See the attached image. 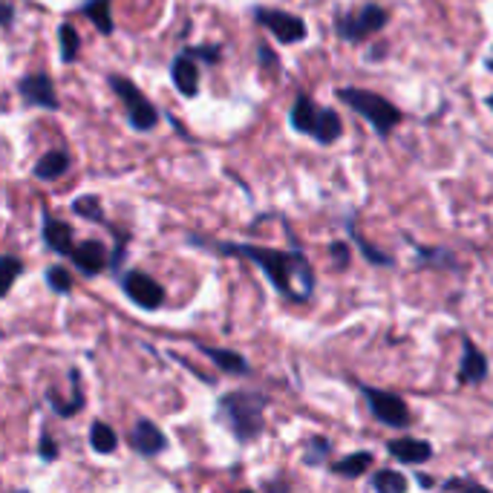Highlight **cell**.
<instances>
[{
    "instance_id": "obj_1",
    "label": "cell",
    "mask_w": 493,
    "mask_h": 493,
    "mask_svg": "<svg viewBox=\"0 0 493 493\" xmlns=\"http://www.w3.org/2000/svg\"><path fill=\"white\" fill-rule=\"evenodd\" d=\"M211 249H217L219 254L251 260L268 277L271 286L292 303H306L312 298L315 268L303 251H280V249H266V245H251V242H211Z\"/></svg>"
},
{
    "instance_id": "obj_2",
    "label": "cell",
    "mask_w": 493,
    "mask_h": 493,
    "mask_svg": "<svg viewBox=\"0 0 493 493\" xmlns=\"http://www.w3.org/2000/svg\"><path fill=\"white\" fill-rule=\"evenodd\" d=\"M266 410H268V396H263L257 390H234L219 399V418L228 424V430L240 445H249V441L263 436Z\"/></svg>"
},
{
    "instance_id": "obj_3",
    "label": "cell",
    "mask_w": 493,
    "mask_h": 493,
    "mask_svg": "<svg viewBox=\"0 0 493 493\" xmlns=\"http://www.w3.org/2000/svg\"><path fill=\"white\" fill-rule=\"evenodd\" d=\"M289 125L294 133H303L317 144H335L343 136V119L329 107H320L312 95L298 93L289 110Z\"/></svg>"
},
{
    "instance_id": "obj_4",
    "label": "cell",
    "mask_w": 493,
    "mask_h": 493,
    "mask_svg": "<svg viewBox=\"0 0 493 493\" xmlns=\"http://www.w3.org/2000/svg\"><path fill=\"white\" fill-rule=\"evenodd\" d=\"M335 95L341 104H347L352 113H358L381 139H387V136L404 121L401 107L392 104L390 98H384L381 93L364 90V87H338Z\"/></svg>"
},
{
    "instance_id": "obj_5",
    "label": "cell",
    "mask_w": 493,
    "mask_h": 493,
    "mask_svg": "<svg viewBox=\"0 0 493 493\" xmlns=\"http://www.w3.org/2000/svg\"><path fill=\"white\" fill-rule=\"evenodd\" d=\"M107 84L116 93V98H121V104L127 110V121L136 133H151L159 127V110L139 90V84L130 81L127 76H107Z\"/></svg>"
},
{
    "instance_id": "obj_6",
    "label": "cell",
    "mask_w": 493,
    "mask_h": 493,
    "mask_svg": "<svg viewBox=\"0 0 493 493\" xmlns=\"http://www.w3.org/2000/svg\"><path fill=\"white\" fill-rule=\"evenodd\" d=\"M390 12L381 4H366L352 12H338L335 15V35L343 44H361L369 35H378L387 29Z\"/></svg>"
},
{
    "instance_id": "obj_7",
    "label": "cell",
    "mask_w": 493,
    "mask_h": 493,
    "mask_svg": "<svg viewBox=\"0 0 493 493\" xmlns=\"http://www.w3.org/2000/svg\"><path fill=\"white\" fill-rule=\"evenodd\" d=\"M251 18L254 23H260V27L275 38L277 44H303L309 38V27H306V21L300 15H292L286 9H277V6H254L251 9Z\"/></svg>"
},
{
    "instance_id": "obj_8",
    "label": "cell",
    "mask_w": 493,
    "mask_h": 493,
    "mask_svg": "<svg viewBox=\"0 0 493 493\" xmlns=\"http://www.w3.org/2000/svg\"><path fill=\"white\" fill-rule=\"evenodd\" d=\"M364 399L369 413H373L381 424H390V427H407L410 424V407L404 404L401 396L390 390H375V387H361Z\"/></svg>"
},
{
    "instance_id": "obj_9",
    "label": "cell",
    "mask_w": 493,
    "mask_h": 493,
    "mask_svg": "<svg viewBox=\"0 0 493 493\" xmlns=\"http://www.w3.org/2000/svg\"><path fill=\"white\" fill-rule=\"evenodd\" d=\"M18 95L23 104L29 107H41V110H58V93H55V81L49 72H29L18 81Z\"/></svg>"
},
{
    "instance_id": "obj_10",
    "label": "cell",
    "mask_w": 493,
    "mask_h": 493,
    "mask_svg": "<svg viewBox=\"0 0 493 493\" xmlns=\"http://www.w3.org/2000/svg\"><path fill=\"white\" fill-rule=\"evenodd\" d=\"M121 289H125V294L136 306H142L147 312H153L165 303V289L159 286L156 277L144 275V271H127L121 277Z\"/></svg>"
},
{
    "instance_id": "obj_11",
    "label": "cell",
    "mask_w": 493,
    "mask_h": 493,
    "mask_svg": "<svg viewBox=\"0 0 493 493\" xmlns=\"http://www.w3.org/2000/svg\"><path fill=\"white\" fill-rule=\"evenodd\" d=\"M170 81H174L177 93L185 98L200 95V61H196L188 49H182L174 58V64H170Z\"/></svg>"
},
{
    "instance_id": "obj_12",
    "label": "cell",
    "mask_w": 493,
    "mask_h": 493,
    "mask_svg": "<svg viewBox=\"0 0 493 493\" xmlns=\"http://www.w3.org/2000/svg\"><path fill=\"white\" fill-rule=\"evenodd\" d=\"M130 448L139 456H159L168 448V436L151 422V418H139L130 430Z\"/></svg>"
},
{
    "instance_id": "obj_13",
    "label": "cell",
    "mask_w": 493,
    "mask_h": 493,
    "mask_svg": "<svg viewBox=\"0 0 493 493\" xmlns=\"http://www.w3.org/2000/svg\"><path fill=\"white\" fill-rule=\"evenodd\" d=\"M41 231H44V242L49 251H55L61 257H72V251H76V231H72L70 223H61V219L44 211Z\"/></svg>"
},
{
    "instance_id": "obj_14",
    "label": "cell",
    "mask_w": 493,
    "mask_h": 493,
    "mask_svg": "<svg viewBox=\"0 0 493 493\" xmlns=\"http://www.w3.org/2000/svg\"><path fill=\"white\" fill-rule=\"evenodd\" d=\"M387 453L392 459H399L401 464H424L433 459V445L424 439H413V436H401L387 441Z\"/></svg>"
},
{
    "instance_id": "obj_15",
    "label": "cell",
    "mask_w": 493,
    "mask_h": 493,
    "mask_svg": "<svg viewBox=\"0 0 493 493\" xmlns=\"http://www.w3.org/2000/svg\"><path fill=\"white\" fill-rule=\"evenodd\" d=\"M72 263H76V268L81 271V275H102L104 266H107V249L104 242L98 240H84L76 245V251H72Z\"/></svg>"
},
{
    "instance_id": "obj_16",
    "label": "cell",
    "mask_w": 493,
    "mask_h": 493,
    "mask_svg": "<svg viewBox=\"0 0 493 493\" xmlns=\"http://www.w3.org/2000/svg\"><path fill=\"white\" fill-rule=\"evenodd\" d=\"M462 366H459V381L462 384H482V381L488 378V358L482 352H479V347L471 341V338H462Z\"/></svg>"
},
{
    "instance_id": "obj_17",
    "label": "cell",
    "mask_w": 493,
    "mask_h": 493,
    "mask_svg": "<svg viewBox=\"0 0 493 493\" xmlns=\"http://www.w3.org/2000/svg\"><path fill=\"white\" fill-rule=\"evenodd\" d=\"M78 12L87 18L93 27L102 35H113L116 32V21H113V0H84Z\"/></svg>"
},
{
    "instance_id": "obj_18",
    "label": "cell",
    "mask_w": 493,
    "mask_h": 493,
    "mask_svg": "<svg viewBox=\"0 0 493 493\" xmlns=\"http://www.w3.org/2000/svg\"><path fill=\"white\" fill-rule=\"evenodd\" d=\"M70 153L67 151H46L38 162H35V179H41V182H55L61 179L70 170Z\"/></svg>"
},
{
    "instance_id": "obj_19",
    "label": "cell",
    "mask_w": 493,
    "mask_h": 493,
    "mask_svg": "<svg viewBox=\"0 0 493 493\" xmlns=\"http://www.w3.org/2000/svg\"><path fill=\"white\" fill-rule=\"evenodd\" d=\"M202 355H208L226 375H249L251 373V364L242 358L240 352L234 349H217V347H196Z\"/></svg>"
},
{
    "instance_id": "obj_20",
    "label": "cell",
    "mask_w": 493,
    "mask_h": 493,
    "mask_svg": "<svg viewBox=\"0 0 493 493\" xmlns=\"http://www.w3.org/2000/svg\"><path fill=\"white\" fill-rule=\"evenodd\" d=\"M369 464H373V453H352V456H347V459H341V462H335L329 467L332 473L335 476H347V479H358V476H364L366 471H369Z\"/></svg>"
},
{
    "instance_id": "obj_21",
    "label": "cell",
    "mask_w": 493,
    "mask_h": 493,
    "mask_svg": "<svg viewBox=\"0 0 493 493\" xmlns=\"http://www.w3.org/2000/svg\"><path fill=\"white\" fill-rule=\"evenodd\" d=\"M58 44H61V61L64 64H76L81 53V35L72 23H61L58 27Z\"/></svg>"
},
{
    "instance_id": "obj_22",
    "label": "cell",
    "mask_w": 493,
    "mask_h": 493,
    "mask_svg": "<svg viewBox=\"0 0 493 493\" xmlns=\"http://www.w3.org/2000/svg\"><path fill=\"white\" fill-rule=\"evenodd\" d=\"M410 482L401 471H392V467H384V471L373 473V490L375 493H407Z\"/></svg>"
},
{
    "instance_id": "obj_23",
    "label": "cell",
    "mask_w": 493,
    "mask_h": 493,
    "mask_svg": "<svg viewBox=\"0 0 493 493\" xmlns=\"http://www.w3.org/2000/svg\"><path fill=\"white\" fill-rule=\"evenodd\" d=\"M116 445H119L116 430H110L104 422H93V430H90V448H93L95 453L107 456V453L116 450Z\"/></svg>"
},
{
    "instance_id": "obj_24",
    "label": "cell",
    "mask_w": 493,
    "mask_h": 493,
    "mask_svg": "<svg viewBox=\"0 0 493 493\" xmlns=\"http://www.w3.org/2000/svg\"><path fill=\"white\" fill-rule=\"evenodd\" d=\"M72 211H76L78 217H84V219H90V223H107L102 200H98V196H93V193L78 196V200L72 202Z\"/></svg>"
},
{
    "instance_id": "obj_25",
    "label": "cell",
    "mask_w": 493,
    "mask_h": 493,
    "mask_svg": "<svg viewBox=\"0 0 493 493\" xmlns=\"http://www.w3.org/2000/svg\"><path fill=\"white\" fill-rule=\"evenodd\" d=\"M46 286L53 289L55 294H70L72 292V275H70V268H64V266L46 268Z\"/></svg>"
},
{
    "instance_id": "obj_26",
    "label": "cell",
    "mask_w": 493,
    "mask_h": 493,
    "mask_svg": "<svg viewBox=\"0 0 493 493\" xmlns=\"http://www.w3.org/2000/svg\"><path fill=\"white\" fill-rule=\"evenodd\" d=\"M4 280H0V292L4 294H9L12 292V286H15V280H18V275L23 271V263L18 260V257H12V254H6L4 257Z\"/></svg>"
},
{
    "instance_id": "obj_27",
    "label": "cell",
    "mask_w": 493,
    "mask_h": 493,
    "mask_svg": "<svg viewBox=\"0 0 493 493\" xmlns=\"http://www.w3.org/2000/svg\"><path fill=\"white\" fill-rule=\"evenodd\" d=\"M188 53L196 58V61H202V64H219L223 61V46L219 44H200V46H185Z\"/></svg>"
},
{
    "instance_id": "obj_28",
    "label": "cell",
    "mask_w": 493,
    "mask_h": 493,
    "mask_svg": "<svg viewBox=\"0 0 493 493\" xmlns=\"http://www.w3.org/2000/svg\"><path fill=\"white\" fill-rule=\"evenodd\" d=\"M352 231V240L355 242H358V249H361V254L366 257V260L369 263H375V266H392V257H387V254H381L378 249H373V245H369L364 237H361V234L358 231H355V228H349Z\"/></svg>"
},
{
    "instance_id": "obj_29",
    "label": "cell",
    "mask_w": 493,
    "mask_h": 493,
    "mask_svg": "<svg viewBox=\"0 0 493 493\" xmlns=\"http://www.w3.org/2000/svg\"><path fill=\"white\" fill-rule=\"evenodd\" d=\"M326 453H329V441L324 436H315V439H309V450H306L303 462L306 464H324Z\"/></svg>"
},
{
    "instance_id": "obj_30",
    "label": "cell",
    "mask_w": 493,
    "mask_h": 493,
    "mask_svg": "<svg viewBox=\"0 0 493 493\" xmlns=\"http://www.w3.org/2000/svg\"><path fill=\"white\" fill-rule=\"evenodd\" d=\"M445 490H450V493H493L485 485H479V482H473V479H464V476L462 479H448Z\"/></svg>"
},
{
    "instance_id": "obj_31",
    "label": "cell",
    "mask_w": 493,
    "mask_h": 493,
    "mask_svg": "<svg viewBox=\"0 0 493 493\" xmlns=\"http://www.w3.org/2000/svg\"><path fill=\"white\" fill-rule=\"evenodd\" d=\"M257 67L263 70H280V58L268 44H257Z\"/></svg>"
},
{
    "instance_id": "obj_32",
    "label": "cell",
    "mask_w": 493,
    "mask_h": 493,
    "mask_svg": "<svg viewBox=\"0 0 493 493\" xmlns=\"http://www.w3.org/2000/svg\"><path fill=\"white\" fill-rule=\"evenodd\" d=\"M329 254H332V260H335L338 268H347L349 266V245L347 242H332L329 245Z\"/></svg>"
},
{
    "instance_id": "obj_33",
    "label": "cell",
    "mask_w": 493,
    "mask_h": 493,
    "mask_svg": "<svg viewBox=\"0 0 493 493\" xmlns=\"http://www.w3.org/2000/svg\"><path fill=\"white\" fill-rule=\"evenodd\" d=\"M38 453H41V459H44V462H55V459H58L55 439L49 436V433H44V436H41V450H38Z\"/></svg>"
},
{
    "instance_id": "obj_34",
    "label": "cell",
    "mask_w": 493,
    "mask_h": 493,
    "mask_svg": "<svg viewBox=\"0 0 493 493\" xmlns=\"http://www.w3.org/2000/svg\"><path fill=\"white\" fill-rule=\"evenodd\" d=\"M12 23H15V4H12V0H6V4H4V29L6 32L12 29Z\"/></svg>"
},
{
    "instance_id": "obj_35",
    "label": "cell",
    "mask_w": 493,
    "mask_h": 493,
    "mask_svg": "<svg viewBox=\"0 0 493 493\" xmlns=\"http://www.w3.org/2000/svg\"><path fill=\"white\" fill-rule=\"evenodd\" d=\"M485 67H488V70H490V72H493V53H490V55H488V58H485Z\"/></svg>"
},
{
    "instance_id": "obj_36",
    "label": "cell",
    "mask_w": 493,
    "mask_h": 493,
    "mask_svg": "<svg viewBox=\"0 0 493 493\" xmlns=\"http://www.w3.org/2000/svg\"><path fill=\"white\" fill-rule=\"evenodd\" d=\"M488 107L493 110V95H488Z\"/></svg>"
},
{
    "instance_id": "obj_37",
    "label": "cell",
    "mask_w": 493,
    "mask_h": 493,
    "mask_svg": "<svg viewBox=\"0 0 493 493\" xmlns=\"http://www.w3.org/2000/svg\"><path fill=\"white\" fill-rule=\"evenodd\" d=\"M240 493H254V490H240Z\"/></svg>"
}]
</instances>
